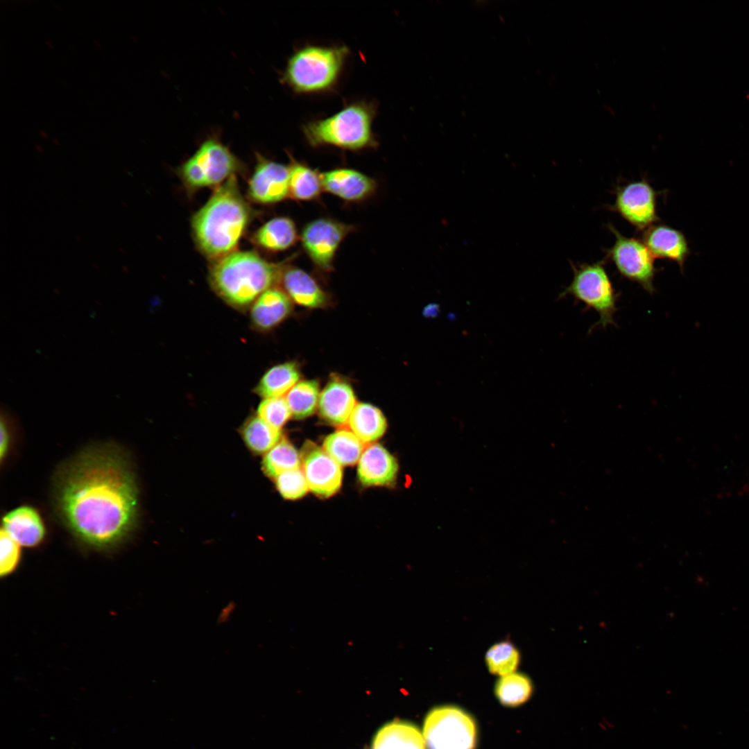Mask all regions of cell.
I'll list each match as a JSON object with an SVG mask.
<instances>
[{
    "label": "cell",
    "instance_id": "cell-21",
    "mask_svg": "<svg viewBox=\"0 0 749 749\" xmlns=\"http://www.w3.org/2000/svg\"><path fill=\"white\" fill-rule=\"evenodd\" d=\"M298 239L295 223L286 216L276 217L268 221L253 236L257 245L270 252L287 250L295 245Z\"/></svg>",
    "mask_w": 749,
    "mask_h": 749
},
{
    "label": "cell",
    "instance_id": "cell-17",
    "mask_svg": "<svg viewBox=\"0 0 749 749\" xmlns=\"http://www.w3.org/2000/svg\"><path fill=\"white\" fill-rule=\"evenodd\" d=\"M282 290L292 302L310 309L327 305L329 296L316 280L305 270L287 264L282 273L280 283Z\"/></svg>",
    "mask_w": 749,
    "mask_h": 749
},
{
    "label": "cell",
    "instance_id": "cell-7",
    "mask_svg": "<svg viewBox=\"0 0 749 749\" xmlns=\"http://www.w3.org/2000/svg\"><path fill=\"white\" fill-rule=\"evenodd\" d=\"M239 159L218 138L205 140L180 168L185 186L191 190L220 186L242 169Z\"/></svg>",
    "mask_w": 749,
    "mask_h": 749
},
{
    "label": "cell",
    "instance_id": "cell-26",
    "mask_svg": "<svg viewBox=\"0 0 749 749\" xmlns=\"http://www.w3.org/2000/svg\"><path fill=\"white\" fill-rule=\"evenodd\" d=\"M324 450L341 466L359 462L364 450V443L350 430L342 429L326 437Z\"/></svg>",
    "mask_w": 749,
    "mask_h": 749
},
{
    "label": "cell",
    "instance_id": "cell-35",
    "mask_svg": "<svg viewBox=\"0 0 749 749\" xmlns=\"http://www.w3.org/2000/svg\"><path fill=\"white\" fill-rule=\"evenodd\" d=\"M8 424L6 417L1 415V443H0V457L2 461L6 456L9 445H10V431L8 428Z\"/></svg>",
    "mask_w": 749,
    "mask_h": 749
},
{
    "label": "cell",
    "instance_id": "cell-29",
    "mask_svg": "<svg viewBox=\"0 0 749 749\" xmlns=\"http://www.w3.org/2000/svg\"><path fill=\"white\" fill-rule=\"evenodd\" d=\"M302 466L300 455L293 445L286 439L280 440L266 453L262 460V469L269 477Z\"/></svg>",
    "mask_w": 749,
    "mask_h": 749
},
{
    "label": "cell",
    "instance_id": "cell-12",
    "mask_svg": "<svg viewBox=\"0 0 749 749\" xmlns=\"http://www.w3.org/2000/svg\"><path fill=\"white\" fill-rule=\"evenodd\" d=\"M300 455L302 470L312 492L329 497L340 489L343 479L341 466L323 448L307 440Z\"/></svg>",
    "mask_w": 749,
    "mask_h": 749
},
{
    "label": "cell",
    "instance_id": "cell-4",
    "mask_svg": "<svg viewBox=\"0 0 749 749\" xmlns=\"http://www.w3.org/2000/svg\"><path fill=\"white\" fill-rule=\"evenodd\" d=\"M377 106L356 101L327 118L305 123L302 131L313 148L332 146L350 151L375 148L379 143L372 130Z\"/></svg>",
    "mask_w": 749,
    "mask_h": 749
},
{
    "label": "cell",
    "instance_id": "cell-8",
    "mask_svg": "<svg viewBox=\"0 0 749 749\" xmlns=\"http://www.w3.org/2000/svg\"><path fill=\"white\" fill-rule=\"evenodd\" d=\"M423 737L428 749H474L476 724L459 708L439 707L427 716Z\"/></svg>",
    "mask_w": 749,
    "mask_h": 749
},
{
    "label": "cell",
    "instance_id": "cell-33",
    "mask_svg": "<svg viewBox=\"0 0 749 749\" xmlns=\"http://www.w3.org/2000/svg\"><path fill=\"white\" fill-rule=\"evenodd\" d=\"M291 415L286 400L283 397L265 398L257 408V416L279 429Z\"/></svg>",
    "mask_w": 749,
    "mask_h": 749
},
{
    "label": "cell",
    "instance_id": "cell-32",
    "mask_svg": "<svg viewBox=\"0 0 749 749\" xmlns=\"http://www.w3.org/2000/svg\"><path fill=\"white\" fill-rule=\"evenodd\" d=\"M277 490L286 499H298L304 496L309 485L302 468L285 472L275 478Z\"/></svg>",
    "mask_w": 749,
    "mask_h": 749
},
{
    "label": "cell",
    "instance_id": "cell-30",
    "mask_svg": "<svg viewBox=\"0 0 749 749\" xmlns=\"http://www.w3.org/2000/svg\"><path fill=\"white\" fill-rule=\"evenodd\" d=\"M495 694L500 703L506 706H517L525 703L531 696L533 685L526 675L513 672L497 681Z\"/></svg>",
    "mask_w": 749,
    "mask_h": 749
},
{
    "label": "cell",
    "instance_id": "cell-22",
    "mask_svg": "<svg viewBox=\"0 0 749 749\" xmlns=\"http://www.w3.org/2000/svg\"><path fill=\"white\" fill-rule=\"evenodd\" d=\"M289 197L298 201L317 200L323 191L320 173L288 154Z\"/></svg>",
    "mask_w": 749,
    "mask_h": 749
},
{
    "label": "cell",
    "instance_id": "cell-14",
    "mask_svg": "<svg viewBox=\"0 0 749 749\" xmlns=\"http://www.w3.org/2000/svg\"><path fill=\"white\" fill-rule=\"evenodd\" d=\"M323 191L347 203H361L371 198L377 189V181L365 173L347 167L320 173Z\"/></svg>",
    "mask_w": 749,
    "mask_h": 749
},
{
    "label": "cell",
    "instance_id": "cell-10",
    "mask_svg": "<svg viewBox=\"0 0 749 749\" xmlns=\"http://www.w3.org/2000/svg\"><path fill=\"white\" fill-rule=\"evenodd\" d=\"M355 226L329 217L316 218L304 227L300 240L302 248L320 272L330 273L336 252L344 239Z\"/></svg>",
    "mask_w": 749,
    "mask_h": 749
},
{
    "label": "cell",
    "instance_id": "cell-36",
    "mask_svg": "<svg viewBox=\"0 0 749 749\" xmlns=\"http://www.w3.org/2000/svg\"><path fill=\"white\" fill-rule=\"evenodd\" d=\"M440 313V305L436 303H431L427 305L422 311L424 316L430 318H434L439 316Z\"/></svg>",
    "mask_w": 749,
    "mask_h": 749
},
{
    "label": "cell",
    "instance_id": "cell-18",
    "mask_svg": "<svg viewBox=\"0 0 749 749\" xmlns=\"http://www.w3.org/2000/svg\"><path fill=\"white\" fill-rule=\"evenodd\" d=\"M398 470L395 458L375 443L364 449L358 462L357 475L364 485H387L395 481Z\"/></svg>",
    "mask_w": 749,
    "mask_h": 749
},
{
    "label": "cell",
    "instance_id": "cell-13",
    "mask_svg": "<svg viewBox=\"0 0 749 749\" xmlns=\"http://www.w3.org/2000/svg\"><path fill=\"white\" fill-rule=\"evenodd\" d=\"M248 194L256 203L273 204L289 196V166L257 155V164L248 187Z\"/></svg>",
    "mask_w": 749,
    "mask_h": 749
},
{
    "label": "cell",
    "instance_id": "cell-31",
    "mask_svg": "<svg viewBox=\"0 0 749 749\" xmlns=\"http://www.w3.org/2000/svg\"><path fill=\"white\" fill-rule=\"evenodd\" d=\"M485 660L491 673L503 676L515 672L519 665L521 655L513 643L502 641L489 648Z\"/></svg>",
    "mask_w": 749,
    "mask_h": 749
},
{
    "label": "cell",
    "instance_id": "cell-9",
    "mask_svg": "<svg viewBox=\"0 0 749 749\" xmlns=\"http://www.w3.org/2000/svg\"><path fill=\"white\" fill-rule=\"evenodd\" d=\"M608 229L615 236L613 246L606 249V257L615 266L618 273L626 279L639 284L643 289L653 294L654 277L659 270L655 266L654 257L642 240L626 237L611 223Z\"/></svg>",
    "mask_w": 749,
    "mask_h": 749
},
{
    "label": "cell",
    "instance_id": "cell-16",
    "mask_svg": "<svg viewBox=\"0 0 749 749\" xmlns=\"http://www.w3.org/2000/svg\"><path fill=\"white\" fill-rule=\"evenodd\" d=\"M644 231L642 241L653 257L673 261L683 271L690 253L684 234L664 224H654Z\"/></svg>",
    "mask_w": 749,
    "mask_h": 749
},
{
    "label": "cell",
    "instance_id": "cell-15",
    "mask_svg": "<svg viewBox=\"0 0 749 749\" xmlns=\"http://www.w3.org/2000/svg\"><path fill=\"white\" fill-rule=\"evenodd\" d=\"M356 404L351 384L344 378L333 376L320 393L318 408L326 422L342 426L348 422Z\"/></svg>",
    "mask_w": 749,
    "mask_h": 749
},
{
    "label": "cell",
    "instance_id": "cell-5",
    "mask_svg": "<svg viewBox=\"0 0 749 749\" xmlns=\"http://www.w3.org/2000/svg\"><path fill=\"white\" fill-rule=\"evenodd\" d=\"M349 55L345 45L306 44L289 57L281 81L298 94L332 92L338 83Z\"/></svg>",
    "mask_w": 749,
    "mask_h": 749
},
{
    "label": "cell",
    "instance_id": "cell-6",
    "mask_svg": "<svg viewBox=\"0 0 749 749\" xmlns=\"http://www.w3.org/2000/svg\"><path fill=\"white\" fill-rule=\"evenodd\" d=\"M605 261L575 264L570 261L573 270L571 282L559 294L558 299L568 295L581 302L589 309L595 311L599 320L591 330L608 325L616 326L614 316L617 311V293L604 266Z\"/></svg>",
    "mask_w": 749,
    "mask_h": 749
},
{
    "label": "cell",
    "instance_id": "cell-24",
    "mask_svg": "<svg viewBox=\"0 0 749 749\" xmlns=\"http://www.w3.org/2000/svg\"><path fill=\"white\" fill-rule=\"evenodd\" d=\"M300 377L297 362L282 363L265 372L255 386V392L264 399L282 397L299 381Z\"/></svg>",
    "mask_w": 749,
    "mask_h": 749
},
{
    "label": "cell",
    "instance_id": "cell-1",
    "mask_svg": "<svg viewBox=\"0 0 749 749\" xmlns=\"http://www.w3.org/2000/svg\"><path fill=\"white\" fill-rule=\"evenodd\" d=\"M53 500L62 523L83 543L107 550L137 526L139 491L127 455L116 446L88 447L60 470Z\"/></svg>",
    "mask_w": 749,
    "mask_h": 749
},
{
    "label": "cell",
    "instance_id": "cell-23",
    "mask_svg": "<svg viewBox=\"0 0 749 749\" xmlns=\"http://www.w3.org/2000/svg\"><path fill=\"white\" fill-rule=\"evenodd\" d=\"M372 749H425L424 739L413 725L393 721L379 730Z\"/></svg>",
    "mask_w": 749,
    "mask_h": 749
},
{
    "label": "cell",
    "instance_id": "cell-11",
    "mask_svg": "<svg viewBox=\"0 0 749 749\" xmlns=\"http://www.w3.org/2000/svg\"><path fill=\"white\" fill-rule=\"evenodd\" d=\"M615 196L614 203L609 209L637 230H645L660 221L657 214V193L646 178L618 185Z\"/></svg>",
    "mask_w": 749,
    "mask_h": 749
},
{
    "label": "cell",
    "instance_id": "cell-3",
    "mask_svg": "<svg viewBox=\"0 0 749 749\" xmlns=\"http://www.w3.org/2000/svg\"><path fill=\"white\" fill-rule=\"evenodd\" d=\"M287 264L288 261L270 262L253 251H234L214 262L209 278L212 289L226 303L244 309L280 283Z\"/></svg>",
    "mask_w": 749,
    "mask_h": 749
},
{
    "label": "cell",
    "instance_id": "cell-34",
    "mask_svg": "<svg viewBox=\"0 0 749 749\" xmlns=\"http://www.w3.org/2000/svg\"><path fill=\"white\" fill-rule=\"evenodd\" d=\"M20 545L3 529L0 533V574L3 577L13 571L20 560Z\"/></svg>",
    "mask_w": 749,
    "mask_h": 749
},
{
    "label": "cell",
    "instance_id": "cell-20",
    "mask_svg": "<svg viewBox=\"0 0 749 749\" xmlns=\"http://www.w3.org/2000/svg\"><path fill=\"white\" fill-rule=\"evenodd\" d=\"M292 302L282 289L275 286L267 290L252 304V324L261 331L272 329L291 314Z\"/></svg>",
    "mask_w": 749,
    "mask_h": 749
},
{
    "label": "cell",
    "instance_id": "cell-28",
    "mask_svg": "<svg viewBox=\"0 0 749 749\" xmlns=\"http://www.w3.org/2000/svg\"><path fill=\"white\" fill-rule=\"evenodd\" d=\"M320 397V387L314 379L298 381L285 397L291 415L295 419H304L316 411Z\"/></svg>",
    "mask_w": 749,
    "mask_h": 749
},
{
    "label": "cell",
    "instance_id": "cell-19",
    "mask_svg": "<svg viewBox=\"0 0 749 749\" xmlns=\"http://www.w3.org/2000/svg\"><path fill=\"white\" fill-rule=\"evenodd\" d=\"M1 528L19 545L26 547L40 544L46 534L42 517L30 506H21L7 513L2 519Z\"/></svg>",
    "mask_w": 749,
    "mask_h": 749
},
{
    "label": "cell",
    "instance_id": "cell-2",
    "mask_svg": "<svg viewBox=\"0 0 749 749\" xmlns=\"http://www.w3.org/2000/svg\"><path fill=\"white\" fill-rule=\"evenodd\" d=\"M251 217L236 175L221 184L193 216L195 241L208 258L218 259L237 246Z\"/></svg>",
    "mask_w": 749,
    "mask_h": 749
},
{
    "label": "cell",
    "instance_id": "cell-25",
    "mask_svg": "<svg viewBox=\"0 0 749 749\" xmlns=\"http://www.w3.org/2000/svg\"><path fill=\"white\" fill-rule=\"evenodd\" d=\"M348 423L351 431L363 443L376 441L387 428L386 419L381 410L365 402L356 404Z\"/></svg>",
    "mask_w": 749,
    "mask_h": 749
},
{
    "label": "cell",
    "instance_id": "cell-27",
    "mask_svg": "<svg viewBox=\"0 0 749 749\" xmlns=\"http://www.w3.org/2000/svg\"><path fill=\"white\" fill-rule=\"evenodd\" d=\"M241 434L247 447L257 454L268 452L282 436L279 429L268 424L257 415L250 417L245 422Z\"/></svg>",
    "mask_w": 749,
    "mask_h": 749
}]
</instances>
